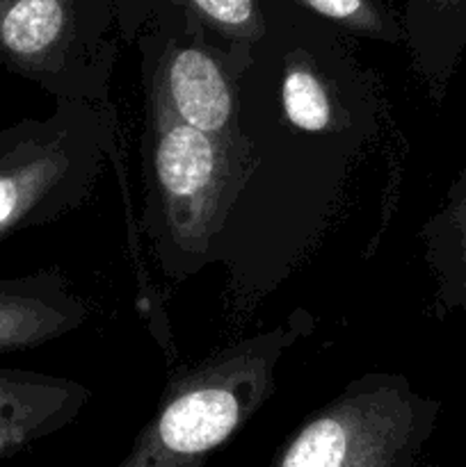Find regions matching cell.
Listing matches in <instances>:
<instances>
[{
    "mask_svg": "<svg viewBox=\"0 0 466 467\" xmlns=\"http://www.w3.org/2000/svg\"><path fill=\"white\" fill-rule=\"evenodd\" d=\"M306 331L311 317L297 310L291 322L169 379L155 415L112 467H208V456L274 395L279 363Z\"/></svg>",
    "mask_w": 466,
    "mask_h": 467,
    "instance_id": "cell-1",
    "label": "cell"
},
{
    "mask_svg": "<svg viewBox=\"0 0 466 467\" xmlns=\"http://www.w3.org/2000/svg\"><path fill=\"white\" fill-rule=\"evenodd\" d=\"M146 231L167 269L172 258L199 267L249 178L251 141L187 126L158 100L146 99Z\"/></svg>",
    "mask_w": 466,
    "mask_h": 467,
    "instance_id": "cell-2",
    "label": "cell"
},
{
    "mask_svg": "<svg viewBox=\"0 0 466 467\" xmlns=\"http://www.w3.org/2000/svg\"><path fill=\"white\" fill-rule=\"evenodd\" d=\"M108 105L58 99L44 121L0 130V242L85 203L112 153Z\"/></svg>",
    "mask_w": 466,
    "mask_h": 467,
    "instance_id": "cell-3",
    "label": "cell"
},
{
    "mask_svg": "<svg viewBox=\"0 0 466 467\" xmlns=\"http://www.w3.org/2000/svg\"><path fill=\"white\" fill-rule=\"evenodd\" d=\"M439 410L400 374H365L311 413L270 467H420Z\"/></svg>",
    "mask_w": 466,
    "mask_h": 467,
    "instance_id": "cell-4",
    "label": "cell"
},
{
    "mask_svg": "<svg viewBox=\"0 0 466 467\" xmlns=\"http://www.w3.org/2000/svg\"><path fill=\"white\" fill-rule=\"evenodd\" d=\"M110 0H0V64L55 94L108 105Z\"/></svg>",
    "mask_w": 466,
    "mask_h": 467,
    "instance_id": "cell-5",
    "label": "cell"
},
{
    "mask_svg": "<svg viewBox=\"0 0 466 467\" xmlns=\"http://www.w3.org/2000/svg\"><path fill=\"white\" fill-rule=\"evenodd\" d=\"M140 46L146 99L158 100L187 126L247 141L240 126V80L254 62V46L215 44L199 18L167 3H160Z\"/></svg>",
    "mask_w": 466,
    "mask_h": 467,
    "instance_id": "cell-6",
    "label": "cell"
},
{
    "mask_svg": "<svg viewBox=\"0 0 466 467\" xmlns=\"http://www.w3.org/2000/svg\"><path fill=\"white\" fill-rule=\"evenodd\" d=\"M87 319L90 306L73 295L59 269L0 278V354L53 342Z\"/></svg>",
    "mask_w": 466,
    "mask_h": 467,
    "instance_id": "cell-7",
    "label": "cell"
},
{
    "mask_svg": "<svg viewBox=\"0 0 466 467\" xmlns=\"http://www.w3.org/2000/svg\"><path fill=\"white\" fill-rule=\"evenodd\" d=\"M90 401V390L71 379L0 368V429H23L48 438L69 427Z\"/></svg>",
    "mask_w": 466,
    "mask_h": 467,
    "instance_id": "cell-8",
    "label": "cell"
},
{
    "mask_svg": "<svg viewBox=\"0 0 466 467\" xmlns=\"http://www.w3.org/2000/svg\"><path fill=\"white\" fill-rule=\"evenodd\" d=\"M420 237L425 258L437 278V315L443 319L457 310L466 313V164Z\"/></svg>",
    "mask_w": 466,
    "mask_h": 467,
    "instance_id": "cell-9",
    "label": "cell"
},
{
    "mask_svg": "<svg viewBox=\"0 0 466 467\" xmlns=\"http://www.w3.org/2000/svg\"><path fill=\"white\" fill-rule=\"evenodd\" d=\"M279 105L288 126L304 135H343L352 119L343 109L341 87L309 55H283Z\"/></svg>",
    "mask_w": 466,
    "mask_h": 467,
    "instance_id": "cell-10",
    "label": "cell"
},
{
    "mask_svg": "<svg viewBox=\"0 0 466 467\" xmlns=\"http://www.w3.org/2000/svg\"><path fill=\"white\" fill-rule=\"evenodd\" d=\"M199 18L210 35L228 44L254 46L268 35L270 16L260 0H160Z\"/></svg>",
    "mask_w": 466,
    "mask_h": 467,
    "instance_id": "cell-11",
    "label": "cell"
},
{
    "mask_svg": "<svg viewBox=\"0 0 466 467\" xmlns=\"http://www.w3.org/2000/svg\"><path fill=\"white\" fill-rule=\"evenodd\" d=\"M311 14H318L324 21L343 27L365 39L400 44L405 41L402 21H397L379 0H288Z\"/></svg>",
    "mask_w": 466,
    "mask_h": 467,
    "instance_id": "cell-12",
    "label": "cell"
},
{
    "mask_svg": "<svg viewBox=\"0 0 466 467\" xmlns=\"http://www.w3.org/2000/svg\"><path fill=\"white\" fill-rule=\"evenodd\" d=\"M37 441L39 438L35 433L23 431V429H0V461L18 454V451H23Z\"/></svg>",
    "mask_w": 466,
    "mask_h": 467,
    "instance_id": "cell-13",
    "label": "cell"
}]
</instances>
